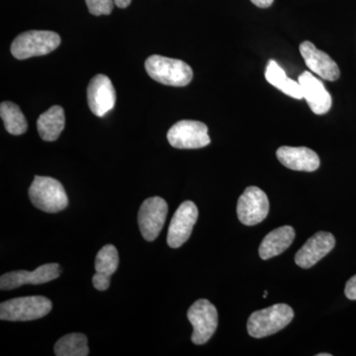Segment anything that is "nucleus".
Here are the masks:
<instances>
[{
	"label": "nucleus",
	"instance_id": "obj_1",
	"mask_svg": "<svg viewBox=\"0 0 356 356\" xmlns=\"http://www.w3.org/2000/svg\"><path fill=\"white\" fill-rule=\"evenodd\" d=\"M145 67L147 74L165 86H188L193 79V70L184 60L154 55L147 58Z\"/></svg>",
	"mask_w": 356,
	"mask_h": 356
},
{
	"label": "nucleus",
	"instance_id": "obj_2",
	"mask_svg": "<svg viewBox=\"0 0 356 356\" xmlns=\"http://www.w3.org/2000/svg\"><path fill=\"white\" fill-rule=\"evenodd\" d=\"M294 318V311L286 304H276L255 311L248 321V332L250 337L261 339L284 329Z\"/></svg>",
	"mask_w": 356,
	"mask_h": 356
},
{
	"label": "nucleus",
	"instance_id": "obj_3",
	"mask_svg": "<svg viewBox=\"0 0 356 356\" xmlns=\"http://www.w3.org/2000/svg\"><path fill=\"white\" fill-rule=\"evenodd\" d=\"M28 193L33 205L46 213L60 212L69 205L64 186L55 178L36 175Z\"/></svg>",
	"mask_w": 356,
	"mask_h": 356
},
{
	"label": "nucleus",
	"instance_id": "obj_4",
	"mask_svg": "<svg viewBox=\"0 0 356 356\" xmlns=\"http://www.w3.org/2000/svg\"><path fill=\"white\" fill-rule=\"evenodd\" d=\"M53 304L44 296L20 297L0 304V318L10 322L38 320L50 313Z\"/></svg>",
	"mask_w": 356,
	"mask_h": 356
},
{
	"label": "nucleus",
	"instance_id": "obj_5",
	"mask_svg": "<svg viewBox=\"0 0 356 356\" xmlns=\"http://www.w3.org/2000/svg\"><path fill=\"white\" fill-rule=\"evenodd\" d=\"M60 44V35L51 31H28L16 37L11 54L17 60L46 56Z\"/></svg>",
	"mask_w": 356,
	"mask_h": 356
},
{
	"label": "nucleus",
	"instance_id": "obj_6",
	"mask_svg": "<svg viewBox=\"0 0 356 356\" xmlns=\"http://www.w3.org/2000/svg\"><path fill=\"white\" fill-rule=\"evenodd\" d=\"M187 318L193 327L192 343L204 344L213 337L218 327V311L216 307L206 299L196 301L189 308Z\"/></svg>",
	"mask_w": 356,
	"mask_h": 356
},
{
	"label": "nucleus",
	"instance_id": "obj_7",
	"mask_svg": "<svg viewBox=\"0 0 356 356\" xmlns=\"http://www.w3.org/2000/svg\"><path fill=\"white\" fill-rule=\"evenodd\" d=\"M168 143L180 149H201L211 143L208 127L202 122H177L168 133Z\"/></svg>",
	"mask_w": 356,
	"mask_h": 356
},
{
	"label": "nucleus",
	"instance_id": "obj_8",
	"mask_svg": "<svg viewBox=\"0 0 356 356\" xmlns=\"http://www.w3.org/2000/svg\"><path fill=\"white\" fill-rule=\"evenodd\" d=\"M168 206L165 199L147 198L140 205L138 222L140 233L147 242H153L161 234L168 216Z\"/></svg>",
	"mask_w": 356,
	"mask_h": 356
},
{
	"label": "nucleus",
	"instance_id": "obj_9",
	"mask_svg": "<svg viewBox=\"0 0 356 356\" xmlns=\"http://www.w3.org/2000/svg\"><path fill=\"white\" fill-rule=\"evenodd\" d=\"M269 202L266 194L257 186H250L238 198L236 214L245 226H254L268 215Z\"/></svg>",
	"mask_w": 356,
	"mask_h": 356
},
{
	"label": "nucleus",
	"instance_id": "obj_10",
	"mask_svg": "<svg viewBox=\"0 0 356 356\" xmlns=\"http://www.w3.org/2000/svg\"><path fill=\"white\" fill-rule=\"evenodd\" d=\"M198 208L192 201H185L173 215L168 234L170 248L181 247L191 238L194 225L197 222Z\"/></svg>",
	"mask_w": 356,
	"mask_h": 356
},
{
	"label": "nucleus",
	"instance_id": "obj_11",
	"mask_svg": "<svg viewBox=\"0 0 356 356\" xmlns=\"http://www.w3.org/2000/svg\"><path fill=\"white\" fill-rule=\"evenodd\" d=\"M60 275V268L58 264H43L34 271H11L0 277V289L13 290L25 284H44L57 280Z\"/></svg>",
	"mask_w": 356,
	"mask_h": 356
},
{
	"label": "nucleus",
	"instance_id": "obj_12",
	"mask_svg": "<svg viewBox=\"0 0 356 356\" xmlns=\"http://www.w3.org/2000/svg\"><path fill=\"white\" fill-rule=\"evenodd\" d=\"M89 109L98 117H103L114 108L116 91L108 76L97 74L91 79L88 88Z\"/></svg>",
	"mask_w": 356,
	"mask_h": 356
},
{
	"label": "nucleus",
	"instance_id": "obj_13",
	"mask_svg": "<svg viewBox=\"0 0 356 356\" xmlns=\"http://www.w3.org/2000/svg\"><path fill=\"white\" fill-rule=\"evenodd\" d=\"M300 53L307 67L327 81H336L341 76L339 65L327 53L318 50L315 44L305 41L300 44Z\"/></svg>",
	"mask_w": 356,
	"mask_h": 356
},
{
	"label": "nucleus",
	"instance_id": "obj_14",
	"mask_svg": "<svg viewBox=\"0 0 356 356\" xmlns=\"http://www.w3.org/2000/svg\"><path fill=\"white\" fill-rule=\"evenodd\" d=\"M336 245V238L331 233L318 232L307 241L296 255L295 262L301 268H310L323 257L332 252Z\"/></svg>",
	"mask_w": 356,
	"mask_h": 356
},
{
	"label": "nucleus",
	"instance_id": "obj_15",
	"mask_svg": "<svg viewBox=\"0 0 356 356\" xmlns=\"http://www.w3.org/2000/svg\"><path fill=\"white\" fill-rule=\"evenodd\" d=\"M298 83L303 91V97L314 113L324 115L331 110L332 96L320 79L310 72H304L300 74Z\"/></svg>",
	"mask_w": 356,
	"mask_h": 356
},
{
	"label": "nucleus",
	"instance_id": "obj_16",
	"mask_svg": "<svg viewBox=\"0 0 356 356\" xmlns=\"http://www.w3.org/2000/svg\"><path fill=\"white\" fill-rule=\"evenodd\" d=\"M283 165L298 172H315L320 166V158L313 149L306 147H281L276 152Z\"/></svg>",
	"mask_w": 356,
	"mask_h": 356
},
{
	"label": "nucleus",
	"instance_id": "obj_17",
	"mask_svg": "<svg viewBox=\"0 0 356 356\" xmlns=\"http://www.w3.org/2000/svg\"><path fill=\"white\" fill-rule=\"evenodd\" d=\"M295 238V229L290 226H283L270 232L259 245V257L262 259H271L284 252L292 245Z\"/></svg>",
	"mask_w": 356,
	"mask_h": 356
},
{
	"label": "nucleus",
	"instance_id": "obj_18",
	"mask_svg": "<svg viewBox=\"0 0 356 356\" xmlns=\"http://www.w3.org/2000/svg\"><path fill=\"white\" fill-rule=\"evenodd\" d=\"M65 124L64 109L58 105L51 107L48 111L40 115L37 121L40 137L46 142H54L60 137L65 129Z\"/></svg>",
	"mask_w": 356,
	"mask_h": 356
},
{
	"label": "nucleus",
	"instance_id": "obj_19",
	"mask_svg": "<svg viewBox=\"0 0 356 356\" xmlns=\"http://www.w3.org/2000/svg\"><path fill=\"white\" fill-rule=\"evenodd\" d=\"M266 79L274 88L295 99H303V91L298 81H293L274 60H269L266 70Z\"/></svg>",
	"mask_w": 356,
	"mask_h": 356
},
{
	"label": "nucleus",
	"instance_id": "obj_20",
	"mask_svg": "<svg viewBox=\"0 0 356 356\" xmlns=\"http://www.w3.org/2000/svg\"><path fill=\"white\" fill-rule=\"evenodd\" d=\"M0 116L7 132L14 136L24 134L28 129L27 120L19 107L13 102H4L0 105Z\"/></svg>",
	"mask_w": 356,
	"mask_h": 356
},
{
	"label": "nucleus",
	"instance_id": "obj_21",
	"mask_svg": "<svg viewBox=\"0 0 356 356\" xmlns=\"http://www.w3.org/2000/svg\"><path fill=\"white\" fill-rule=\"evenodd\" d=\"M58 356H86L89 355L88 337L83 334H70L58 339L55 344Z\"/></svg>",
	"mask_w": 356,
	"mask_h": 356
},
{
	"label": "nucleus",
	"instance_id": "obj_22",
	"mask_svg": "<svg viewBox=\"0 0 356 356\" xmlns=\"http://www.w3.org/2000/svg\"><path fill=\"white\" fill-rule=\"evenodd\" d=\"M119 266L118 250L113 245H106L98 252L95 259L96 273L111 277Z\"/></svg>",
	"mask_w": 356,
	"mask_h": 356
},
{
	"label": "nucleus",
	"instance_id": "obj_23",
	"mask_svg": "<svg viewBox=\"0 0 356 356\" xmlns=\"http://www.w3.org/2000/svg\"><path fill=\"white\" fill-rule=\"evenodd\" d=\"M89 13L95 16L109 15L113 10L114 0H86Z\"/></svg>",
	"mask_w": 356,
	"mask_h": 356
},
{
	"label": "nucleus",
	"instance_id": "obj_24",
	"mask_svg": "<svg viewBox=\"0 0 356 356\" xmlns=\"http://www.w3.org/2000/svg\"><path fill=\"white\" fill-rule=\"evenodd\" d=\"M344 294L350 300H356V274L346 283Z\"/></svg>",
	"mask_w": 356,
	"mask_h": 356
},
{
	"label": "nucleus",
	"instance_id": "obj_25",
	"mask_svg": "<svg viewBox=\"0 0 356 356\" xmlns=\"http://www.w3.org/2000/svg\"><path fill=\"white\" fill-rule=\"evenodd\" d=\"M250 1L259 8H268L269 6H273L274 0H250Z\"/></svg>",
	"mask_w": 356,
	"mask_h": 356
},
{
	"label": "nucleus",
	"instance_id": "obj_26",
	"mask_svg": "<svg viewBox=\"0 0 356 356\" xmlns=\"http://www.w3.org/2000/svg\"><path fill=\"white\" fill-rule=\"evenodd\" d=\"M132 0H114L115 6L119 8H127L130 6Z\"/></svg>",
	"mask_w": 356,
	"mask_h": 356
},
{
	"label": "nucleus",
	"instance_id": "obj_27",
	"mask_svg": "<svg viewBox=\"0 0 356 356\" xmlns=\"http://www.w3.org/2000/svg\"><path fill=\"white\" fill-rule=\"evenodd\" d=\"M318 356H332L331 353H320Z\"/></svg>",
	"mask_w": 356,
	"mask_h": 356
},
{
	"label": "nucleus",
	"instance_id": "obj_28",
	"mask_svg": "<svg viewBox=\"0 0 356 356\" xmlns=\"http://www.w3.org/2000/svg\"><path fill=\"white\" fill-rule=\"evenodd\" d=\"M267 294H268V293H267V291H264V298H266Z\"/></svg>",
	"mask_w": 356,
	"mask_h": 356
}]
</instances>
